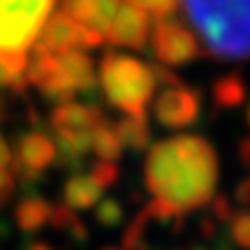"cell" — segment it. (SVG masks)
Segmentation results:
<instances>
[{
    "label": "cell",
    "mask_w": 250,
    "mask_h": 250,
    "mask_svg": "<svg viewBox=\"0 0 250 250\" xmlns=\"http://www.w3.org/2000/svg\"><path fill=\"white\" fill-rule=\"evenodd\" d=\"M144 181L153 199L176 213L208 204L218 186L213 146L197 134H179L153 144L146 155Z\"/></svg>",
    "instance_id": "obj_1"
},
{
    "label": "cell",
    "mask_w": 250,
    "mask_h": 250,
    "mask_svg": "<svg viewBox=\"0 0 250 250\" xmlns=\"http://www.w3.org/2000/svg\"><path fill=\"white\" fill-rule=\"evenodd\" d=\"M183 14L211 56L250 58V0H183Z\"/></svg>",
    "instance_id": "obj_2"
},
{
    "label": "cell",
    "mask_w": 250,
    "mask_h": 250,
    "mask_svg": "<svg viewBox=\"0 0 250 250\" xmlns=\"http://www.w3.org/2000/svg\"><path fill=\"white\" fill-rule=\"evenodd\" d=\"M28 86L37 90L56 104L74 100V95H88L98 86V74L86 51L72 49L62 54H42L33 49L26 62Z\"/></svg>",
    "instance_id": "obj_3"
},
{
    "label": "cell",
    "mask_w": 250,
    "mask_h": 250,
    "mask_svg": "<svg viewBox=\"0 0 250 250\" xmlns=\"http://www.w3.org/2000/svg\"><path fill=\"white\" fill-rule=\"evenodd\" d=\"M98 83L109 104L130 116L146 114L158 88L155 72L148 62L118 51L104 54L100 62Z\"/></svg>",
    "instance_id": "obj_4"
},
{
    "label": "cell",
    "mask_w": 250,
    "mask_h": 250,
    "mask_svg": "<svg viewBox=\"0 0 250 250\" xmlns=\"http://www.w3.org/2000/svg\"><path fill=\"white\" fill-rule=\"evenodd\" d=\"M56 0H0V51H28Z\"/></svg>",
    "instance_id": "obj_5"
},
{
    "label": "cell",
    "mask_w": 250,
    "mask_h": 250,
    "mask_svg": "<svg viewBox=\"0 0 250 250\" xmlns=\"http://www.w3.org/2000/svg\"><path fill=\"white\" fill-rule=\"evenodd\" d=\"M100 44H104L102 33L86 28L77 19H72L65 9H56L42 23L35 42H33V49L42 51V54H62V51H72V49L86 51V49H95Z\"/></svg>",
    "instance_id": "obj_6"
},
{
    "label": "cell",
    "mask_w": 250,
    "mask_h": 250,
    "mask_svg": "<svg viewBox=\"0 0 250 250\" xmlns=\"http://www.w3.org/2000/svg\"><path fill=\"white\" fill-rule=\"evenodd\" d=\"M148 44L155 58L165 65H186L199 56V40L195 30L174 17L155 19Z\"/></svg>",
    "instance_id": "obj_7"
},
{
    "label": "cell",
    "mask_w": 250,
    "mask_h": 250,
    "mask_svg": "<svg viewBox=\"0 0 250 250\" xmlns=\"http://www.w3.org/2000/svg\"><path fill=\"white\" fill-rule=\"evenodd\" d=\"M12 155L17 181H37V176L56 162V142L42 130H28L17 139Z\"/></svg>",
    "instance_id": "obj_8"
},
{
    "label": "cell",
    "mask_w": 250,
    "mask_h": 250,
    "mask_svg": "<svg viewBox=\"0 0 250 250\" xmlns=\"http://www.w3.org/2000/svg\"><path fill=\"white\" fill-rule=\"evenodd\" d=\"M199 109H202L199 95L192 88L183 86L179 79H174L162 83L153 111H155V118L160 125L169 127V130H183L197 121Z\"/></svg>",
    "instance_id": "obj_9"
},
{
    "label": "cell",
    "mask_w": 250,
    "mask_h": 250,
    "mask_svg": "<svg viewBox=\"0 0 250 250\" xmlns=\"http://www.w3.org/2000/svg\"><path fill=\"white\" fill-rule=\"evenodd\" d=\"M151 28V14L139 5H134L132 0H123L118 5L116 14L109 21L107 30H104V42L139 51V49H146V44H148Z\"/></svg>",
    "instance_id": "obj_10"
},
{
    "label": "cell",
    "mask_w": 250,
    "mask_h": 250,
    "mask_svg": "<svg viewBox=\"0 0 250 250\" xmlns=\"http://www.w3.org/2000/svg\"><path fill=\"white\" fill-rule=\"evenodd\" d=\"M121 2L123 0H62V9L86 28H93L104 35Z\"/></svg>",
    "instance_id": "obj_11"
},
{
    "label": "cell",
    "mask_w": 250,
    "mask_h": 250,
    "mask_svg": "<svg viewBox=\"0 0 250 250\" xmlns=\"http://www.w3.org/2000/svg\"><path fill=\"white\" fill-rule=\"evenodd\" d=\"M104 190H107L104 183L90 169L86 174H72L67 183H65V188H62V199L70 208L83 211V208H90V206L98 204Z\"/></svg>",
    "instance_id": "obj_12"
},
{
    "label": "cell",
    "mask_w": 250,
    "mask_h": 250,
    "mask_svg": "<svg viewBox=\"0 0 250 250\" xmlns=\"http://www.w3.org/2000/svg\"><path fill=\"white\" fill-rule=\"evenodd\" d=\"M102 111L90 104H81L74 100L56 104L51 111V127H67V130H93L102 121Z\"/></svg>",
    "instance_id": "obj_13"
},
{
    "label": "cell",
    "mask_w": 250,
    "mask_h": 250,
    "mask_svg": "<svg viewBox=\"0 0 250 250\" xmlns=\"http://www.w3.org/2000/svg\"><path fill=\"white\" fill-rule=\"evenodd\" d=\"M51 208L54 206L37 195H28L23 199H19L17 208H14L17 227L26 234H33L37 229H42L49 223V218H51Z\"/></svg>",
    "instance_id": "obj_14"
},
{
    "label": "cell",
    "mask_w": 250,
    "mask_h": 250,
    "mask_svg": "<svg viewBox=\"0 0 250 250\" xmlns=\"http://www.w3.org/2000/svg\"><path fill=\"white\" fill-rule=\"evenodd\" d=\"M90 151L95 153L100 160L116 162L121 158L123 144L118 139L116 127L109 123V121H104V118L90 130Z\"/></svg>",
    "instance_id": "obj_15"
},
{
    "label": "cell",
    "mask_w": 250,
    "mask_h": 250,
    "mask_svg": "<svg viewBox=\"0 0 250 250\" xmlns=\"http://www.w3.org/2000/svg\"><path fill=\"white\" fill-rule=\"evenodd\" d=\"M26 62L28 51H0V88H26Z\"/></svg>",
    "instance_id": "obj_16"
},
{
    "label": "cell",
    "mask_w": 250,
    "mask_h": 250,
    "mask_svg": "<svg viewBox=\"0 0 250 250\" xmlns=\"http://www.w3.org/2000/svg\"><path fill=\"white\" fill-rule=\"evenodd\" d=\"M116 134L121 144L125 146H130L134 151H142L148 146V139H151V130H148V121H146V114L142 116H130V114H125L123 121H118L116 125Z\"/></svg>",
    "instance_id": "obj_17"
},
{
    "label": "cell",
    "mask_w": 250,
    "mask_h": 250,
    "mask_svg": "<svg viewBox=\"0 0 250 250\" xmlns=\"http://www.w3.org/2000/svg\"><path fill=\"white\" fill-rule=\"evenodd\" d=\"M213 98L220 107H239L243 100H246V83L236 74L223 77V79L215 81Z\"/></svg>",
    "instance_id": "obj_18"
},
{
    "label": "cell",
    "mask_w": 250,
    "mask_h": 250,
    "mask_svg": "<svg viewBox=\"0 0 250 250\" xmlns=\"http://www.w3.org/2000/svg\"><path fill=\"white\" fill-rule=\"evenodd\" d=\"M132 2L139 5L142 9H146L151 17L162 19V17H171L181 0H132Z\"/></svg>",
    "instance_id": "obj_19"
},
{
    "label": "cell",
    "mask_w": 250,
    "mask_h": 250,
    "mask_svg": "<svg viewBox=\"0 0 250 250\" xmlns=\"http://www.w3.org/2000/svg\"><path fill=\"white\" fill-rule=\"evenodd\" d=\"M98 220L102 225H118L121 220H123V208H121V204L118 202H111V199H107V202H102V204L98 206Z\"/></svg>",
    "instance_id": "obj_20"
},
{
    "label": "cell",
    "mask_w": 250,
    "mask_h": 250,
    "mask_svg": "<svg viewBox=\"0 0 250 250\" xmlns=\"http://www.w3.org/2000/svg\"><path fill=\"white\" fill-rule=\"evenodd\" d=\"M17 190V176L9 165H0V206L7 204L9 197Z\"/></svg>",
    "instance_id": "obj_21"
},
{
    "label": "cell",
    "mask_w": 250,
    "mask_h": 250,
    "mask_svg": "<svg viewBox=\"0 0 250 250\" xmlns=\"http://www.w3.org/2000/svg\"><path fill=\"white\" fill-rule=\"evenodd\" d=\"M232 236L243 250H250V213L239 215L232 223Z\"/></svg>",
    "instance_id": "obj_22"
},
{
    "label": "cell",
    "mask_w": 250,
    "mask_h": 250,
    "mask_svg": "<svg viewBox=\"0 0 250 250\" xmlns=\"http://www.w3.org/2000/svg\"><path fill=\"white\" fill-rule=\"evenodd\" d=\"M12 158H14V155H12L9 144L0 137V165H9V167H12Z\"/></svg>",
    "instance_id": "obj_23"
},
{
    "label": "cell",
    "mask_w": 250,
    "mask_h": 250,
    "mask_svg": "<svg viewBox=\"0 0 250 250\" xmlns=\"http://www.w3.org/2000/svg\"><path fill=\"white\" fill-rule=\"evenodd\" d=\"M21 250H56L54 246H49L46 241H37V239H30V241L23 243Z\"/></svg>",
    "instance_id": "obj_24"
},
{
    "label": "cell",
    "mask_w": 250,
    "mask_h": 250,
    "mask_svg": "<svg viewBox=\"0 0 250 250\" xmlns=\"http://www.w3.org/2000/svg\"><path fill=\"white\" fill-rule=\"evenodd\" d=\"M246 118H248V125H250V107H248V111H246Z\"/></svg>",
    "instance_id": "obj_25"
},
{
    "label": "cell",
    "mask_w": 250,
    "mask_h": 250,
    "mask_svg": "<svg viewBox=\"0 0 250 250\" xmlns=\"http://www.w3.org/2000/svg\"><path fill=\"white\" fill-rule=\"evenodd\" d=\"M0 121H2V109H0Z\"/></svg>",
    "instance_id": "obj_26"
}]
</instances>
